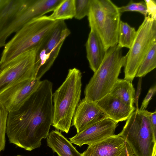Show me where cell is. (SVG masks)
<instances>
[{"label": "cell", "instance_id": "cell-1", "mask_svg": "<svg viewBox=\"0 0 156 156\" xmlns=\"http://www.w3.org/2000/svg\"><path fill=\"white\" fill-rule=\"evenodd\" d=\"M52 83L41 81L36 90L18 110L9 112L6 133L10 142L26 151L40 147L52 125Z\"/></svg>", "mask_w": 156, "mask_h": 156}, {"label": "cell", "instance_id": "cell-2", "mask_svg": "<svg viewBox=\"0 0 156 156\" xmlns=\"http://www.w3.org/2000/svg\"><path fill=\"white\" fill-rule=\"evenodd\" d=\"M82 73L78 69H69L64 82L53 94L52 126L68 133L81 92Z\"/></svg>", "mask_w": 156, "mask_h": 156}, {"label": "cell", "instance_id": "cell-3", "mask_svg": "<svg viewBox=\"0 0 156 156\" xmlns=\"http://www.w3.org/2000/svg\"><path fill=\"white\" fill-rule=\"evenodd\" d=\"M59 21L44 15L25 24L6 43L0 59V69L18 56L38 47Z\"/></svg>", "mask_w": 156, "mask_h": 156}, {"label": "cell", "instance_id": "cell-4", "mask_svg": "<svg viewBox=\"0 0 156 156\" xmlns=\"http://www.w3.org/2000/svg\"><path fill=\"white\" fill-rule=\"evenodd\" d=\"M126 57L118 44L106 52L103 60L94 72L84 90V98L96 102L109 93L117 80Z\"/></svg>", "mask_w": 156, "mask_h": 156}, {"label": "cell", "instance_id": "cell-5", "mask_svg": "<svg viewBox=\"0 0 156 156\" xmlns=\"http://www.w3.org/2000/svg\"><path fill=\"white\" fill-rule=\"evenodd\" d=\"M110 0H91L88 19L90 30L99 37L106 51L117 45L121 13Z\"/></svg>", "mask_w": 156, "mask_h": 156}, {"label": "cell", "instance_id": "cell-6", "mask_svg": "<svg viewBox=\"0 0 156 156\" xmlns=\"http://www.w3.org/2000/svg\"><path fill=\"white\" fill-rule=\"evenodd\" d=\"M150 112L139 109L133 112L119 134L135 156H152L156 148V135L150 120Z\"/></svg>", "mask_w": 156, "mask_h": 156}, {"label": "cell", "instance_id": "cell-7", "mask_svg": "<svg viewBox=\"0 0 156 156\" xmlns=\"http://www.w3.org/2000/svg\"><path fill=\"white\" fill-rule=\"evenodd\" d=\"M156 43V20L147 16L136 31L134 40L126 55L124 79L132 82L144 57Z\"/></svg>", "mask_w": 156, "mask_h": 156}, {"label": "cell", "instance_id": "cell-8", "mask_svg": "<svg viewBox=\"0 0 156 156\" xmlns=\"http://www.w3.org/2000/svg\"><path fill=\"white\" fill-rule=\"evenodd\" d=\"M37 49L20 54L0 69V94L18 83L36 78L38 70Z\"/></svg>", "mask_w": 156, "mask_h": 156}, {"label": "cell", "instance_id": "cell-9", "mask_svg": "<svg viewBox=\"0 0 156 156\" xmlns=\"http://www.w3.org/2000/svg\"><path fill=\"white\" fill-rule=\"evenodd\" d=\"M64 20H59L51 32L38 47L36 61L38 70L36 79L40 80L53 65L63 44L70 34Z\"/></svg>", "mask_w": 156, "mask_h": 156}, {"label": "cell", "instance_id": "cell-10", "mask_svg": "<svg viewBox=\"0 0 156 156\" xmlns=\"http://www.w3.org/2000/svg\"><path fill=\"white\" fill-rule=\"evenodd\" d=\"M62 0H26L13 20L0 33V48L6 44L7 38L33 19L53 11Z\"/></svg>", "mask_w": 156, "mask_h": 156}, {"label": "cell", "instance_id": "cell-11", "mask_svg": "<svg viewBox=\"0 0 156 156\" xmlns=\"http://www.w3.org/2000/svg\"><path fill=\"white\" fill-rule=\"evenodd\" d=\"M41 82L34 79L13 85L0 94V104L9 112L18 110L36 90Z\"/></svg>", "mask_w": 156, "mask_h": 156}, {"label": "cell", "instance_id": "cell-12", "mask_svg": "<svg viewBox=\"0 0 156 156\" xmlns=\"http://www.w3.org/2000/svg\"><path fill=\"white\" fill-rule=\"evenodd\" d=\"M118 123L109 118L101 120L77 133L69 138L70 141L80 147L94 144L115 135Z\"/></svg>", "mask_w": 156, "mask_h": 156}, {"label": "cell", "instance_id": "cell-13", "mask_svg": "<svg viewBox=\"0 0 156 156\" xmlns=\"http://www.w3.org/2000/svg\"><path fill=\"white\" fill-rule=\"evenodd\" d=\"M128 144L119 134L88 146L81 156H133Z\"/></svg>", "mask_w": 156, "mask_h": 156}, {"label": "cell", "instance_id": "cell-14", "mask_svg": "<svg viewBox=\"0 0 156 156\" xmlns=\"http://www.w3.org/2000/svg\"><path fill=\"white\" fill-rule=\"evenodd\" d=\"M108 118L100 108L95 102L84 98L80 101L76 109L72 120V125L79 133L93 123Z\"/></svg>", "mask_w": 156, "mask_h": 156}, {"label": "cell", "instance_id": "cell-15", "mask_svg": "<svg viewBox=\"0 0 156 156\" xmlns=\"http://www.w3.org/2000/svg\"><path fill=\"white\" fill-rule=\"evenodd\" d=\"M95 102L108 118L118 123L127 120L136 109L134 106L125 104L109 93Z\"/></svg>", "mask_w": 156, "mask_h": 156}, {"label": "cell", "instance_id": "cell-16", "mask_svg": "<svg viewBox=\"0 0 156 156\" xmlns=\"http://www.w3.org/2000/svg\"><path fill=\"white\" fill-rule=\"evenodd\" d=\"M85 46L90 67L94 73L101 63L106 51L99 37L92 30L89 33Z\"/></svg>", "mask_w": 156, "mask_h": 156}, {"label": "cell", "instance_id": "cell-17", "mask_svg": "<svg viewBox=\"0 0 156 156\" xmlns=\"http://www.w3.org/2000/svg\"><path fill=\"white\" fill-rule=\"evenodd\" d=\"M47 144L58 156H81L68 140L58 131L55 130L49 133L47 139Z\"/></svg>", "mask_w": 156, "mask_h": 156}, {"label": "cell", "instance_id": "cell-18", "mask_svg": "<svg viewBox=\"0 0 156 156\" xmlns=\"http://www.w3.org/2000/svg\"><path fill=\"white\" fill-rule=\"evenodd\" d=\"M109 93L125 104L133 106L135 90L132 82L118 79Z\"/></svg>", "mask_w": 156, "mask_h": 156}, {"label": "cell", "instance_id": "cell-19", "mask_svg": "<svg viewBox=\"0 0 156 156\" xmlns=\"http://www.w3.org/2000/svg\"><path fill=\"white\" fill-rule=\"evenodd\" d=\"M26 0H6L0 6V33L15 19Z\"/></svg>", "mask_w": 156, "mask_h": 156}, {"label": "cell", "instance_id": "cell-20", "mask_svg": "<svg viewBox=\"0 0 156 156\" xmlns=\"http://www.w3.org/2000/svg\"><path fill=\"white\" fill-rule=\"evenodd\" d=\"M75 15V0H62L50 15L49 19L53 21L71 19Z\"/></svg>", "mask_w": 156, "mask_h": 156}, {"label": "cell", "instance_id": "cell-21", "mask_svg": "<svg viewBox=\"0 0 156 156\" xmlns=\"http://www.w3.org/2000/svg\"><path fill=\"white\" fill-rule=\"evenodd\" d=\"M136 31L127 23L121 21L119 28L118 45L129 49L134 40Z\"/></svg>", "mask_w": 156, "mask_h": 156}, {"label": "cell", "instance_id": "cell-22", "mask_svg": "<svg viewBox=\"0 0 156 156\" xmlns=\"http://www.w3.org/2000/svg\"><path fill=\"white\" fill-rule=\"evenodd\" d=\"M156 67V43H154L144 57L139 67L136 76L143 77Z\"/></svg>", "mask_w": 156, "mask_h": 156}, {"label": "cell", "instance_id": "cell-23", "mask_svg": "<svg viewBox=\"0 0 156 156\" xmlns=\"http://www.w3.org/2000/svg\"><path fill=\"white\" fill-rule=\"evenodd\" d=\"M8 111L0 104V152L4 150L5 144L7 119Z\"/></svg>", "mask_w": 156, "mask_h": 156}, {"label": "cell", "instance_id": "cell-24", "mask_svg": "<svg viewBox=\"0 0 156 156\" xmlns=\"http://www.w3.org/2000/svg\"><path fill=\"white\" fill-rule=\"evenodd\" d=\"M120 13L126 12L136 11L140 12L145 17L147 15V11L146 4L144 1L134 2L131 1L125 6L118 7Z\"/></svg>", "mask_w": 156, "mask_h": 156}, {"label": "cell", "instance_id": "cell-25", "mask_svg": "<svg viewBox=\"0 0 156 156\" xmlns=\"http://www.w3.org/2000/svg\"><path fill=\"white\" fill-rule=\"evenodd\" d=\"M91 0H75V15L74 18L80 20L89 13Z\"/></svg>", "mask_w": 156, "mask_h": 156}, {"label": "cell", "instance_id": "cell-26", "mask_svg": "<svg viewBox=\"0 0 156 156\" xmlns=\"http://www.w3.org/2000/svg\"><path fill=\"white\" fill-rule=\"evenodd\" d=\"M147 8L148 16L154 20H156V2L154 0L144 1Z\"/></svg>", "mask_w": 156, "mask_h": 156}, {"label": "cell", "instance_id": "cell-27", "mask_svg": "<svg viewBox=\"0 0 156 156\" xmlns=\"http://www.w3.org/2000/svg\"><path fill=\"white\" fill-rule=\"evenodd\" d=\"M156 91V85L151 87L149 90L146 96L144 99L140 108L141 110H146L150 101L154 94Z\"/></svg>", "mask_w": 156, "mask_h": 156}, {"label": "cell", "instance_id": "cell-28", "mask_svg": "<svg viewBox=\"0 0 156 156\" xmlns=\"http://www.w3.org/2000/svg\"><path fill=\"white\" fill-rule=\"evenodd\" d=\"M142 77H139L137 83V88L136 93L135 94L134 103L136 107V109H139L138 102L139 99L141 90V85Z\"/></svg>", "mask_w": 156, "mask_h": 156}, {"label": "cell", "instance_id": "cell-29", "mask_svg": "<svg viewBox=\"0 0 156 156\" xmlns=\"http://www.w3.org/2000/svg\"><path fill=\"white\" fill-rule=\"evenodd\" d=\"M149 118L151 124L153 131L154 133L156 135V111L155 110L153 112H150Z\"/></svg>", "mask_w": 156, "mask_h": 156}, {"label": "cell", "instance_id": "cell-30", "mask_svg": "<svg viewBox=\"0 0 156 156\" xmlns=\"http://www.w3.org/2000/svg\"><path fill=\"white\" fill-rule=\"evenodd\" d=\"M6 0H0V6L3 4Z\"/></svg>", "mask_w": 156, "mask_h": 156}, {"label": "cell", "instance_id": "cell-31", "mask_svg": "<svg viewBox=\"0 0 156 156\" xmlns=\"http://www.w3.org/2000/svg\"><path fill=\"white\" fill-rule=\"evenodd\" d=\"M156 148H155L154 151L152 156H156Z\"/></svg>", "mask_w": 156, "mask_h": 156}, {"label": "cell", "instance_id": "cell-32", "mask_svg": "<svg viewBox=\"0 0 156 156\" xmlns=\"http://www.w3.org/2000/svg\"><path fill=\"white\" fill-rule=\"evenodd\" d=\"M17 156H21V155H18Z\"/></svg>", "mask_w": 156, "mask_h": 156}, {"label": "cell", "instance_id": "cell-33", "mask_svg": "<svg viewBox=\"0 0 156 156\" xmlns=\"http://www.w3.org/2000/svg\"><path fill=\"white\" fill-rule=\"evenodd\" d=\"M133 156H135L134 155H133Z\"/></svg>", "mask_w": 156, "mask_h": 156}]
</instances>
